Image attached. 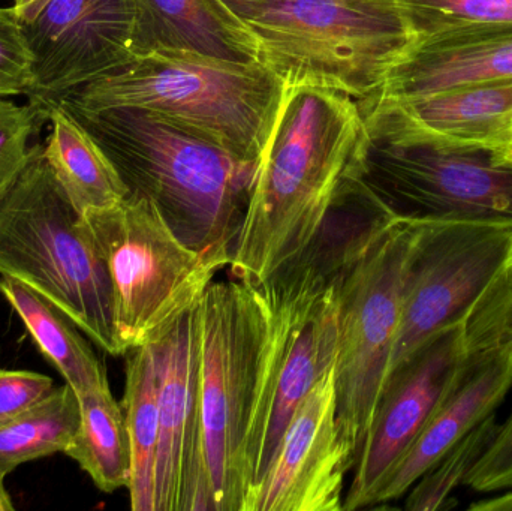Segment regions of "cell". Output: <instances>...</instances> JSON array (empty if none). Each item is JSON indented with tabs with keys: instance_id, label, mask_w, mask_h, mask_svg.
Masks as SVG:
<instances>
[{
	"instance_id": "1",
	"label": "cell",
	"mask_w": 512,
	"mask_h": 511,
	"mask_svg": "<svg viewBox=\"0 0 512 511\" xmlns=\"http://www.w3.org/2000/svg\"><path fill=\"white\" fill-rule=\"evenodd\" d=\"M369 146L357 99L285 84L228 266L231 278L259 285L315 243L363 180Z\"/></svg>"
},
{
	"instance_id": "2",
	"label": "cell",
	"mask_w": 512,
	"mask_h": 511,
	"mask_svg": "<svg viewBox=\"0 0 512 511\" xmlns=\"http://www.w3.org/2000/svg\"><path fill=\"white\" fill-rule=\"evenodd\" d=\"M56 104L101 146L129 194L153 201L189 248L230 266L259 164L152 111Z\"/></svg>"
},
{
	"instance_id": "3",
	"label": "cell",
	"mask_w": 512,
	"mask_h": 511,
	"mask_svg": "<svg viewBox=\"0 0 512 511\" xmlns=\"http://www.w3.org/2000/svg\"><path fill=\"white\" fill-rule=\"evenodd\" d=\"M417 222L391 215L361 182L337 266V423L357 462L387 383Z\"/></svg>"
},
{
	"instance_id": "4",
	"label": "cell",
	"mask_w": 512,
	"mask_h": 511,
	"mask_svg": "<svg viewBox=\"0 0 512 511\" xmlns=\"http://www.w3.org/2000/svg\"><path fill=\"white\" fill-rule=\"evenodd\" d=\"M283 92V81L262 62L155 48L60 101L84 110L152 111L243 161L259 164Z\"/></svg>"
},
{
	"instance_id": "5",
	"label": "cell",
	"mask_w": 512,
	"mask_h": 511,
	"mask_svg": "<svg viewBox=\"0 0 512 511\" xmlns=\"http://www.w3.org/2000/svg\"><path fill=\"white\" fill-rule=\"evenodd\" d=\"M348 216V203L337 207L315 243L256 285L267 312V336L252 434L249 494L270 468L304 396L336 365V276Z\"/></svg>"
},
{
	"instance_id": "6",
	"label": "cell",
	"mask_w": 512,
	"mask_h": 511,
	"mask_svg": "<svg viewBox=\"0 0 512 511\" xmlns=\"http://www.w3.org/2000/svg\"><path fill=\"white\" fill-rule=\"evenodd\" d=\"M0 276L38 291L96 347L122 356L104 261L41 144L32 146L26 168L0 200Z\"/></svg>"
},
{
	"instance_id": "7",
	"label": "cell",
	"mask_w": 512,
	"mask_h": 511,
	"mask_svg": "<svg viewBox=\"0 0 512 511\" xmlns=\"http://www.w3.org/2000/svg\"><path fill=\"white\" fill-rule=\"evenodd\" d=\"M204 461L215 511H243L251 489L267 312L258 287L212 282L197 305Z\"/></svg>"
},
{
	"instance_id": "8",
	"label": "cell",
	"mask_w": 512,
	"mask_h": 511,
	"mask_svg": "<svg viewBox=\"0 0 512 511\" xmlns=\"http://www.w3.org/2000/svg\"><path fill=\"white\" fill-rule=\"evenodd\" d=\"M259 62L283 84H312L361 101L415 41L394 0H276L246 21Z\"/></svg>"
},
{
	"instance_id": "9",
	"label": "cell",
	"mask_w": 512,
	"mask_h": 511,
	"mask_svg": "<svg viewBox=\"0 0 512 511\" xmlns=\"http://www.w3.org/2000/svg\"><path fill=\"white\" fill-rule=\"evenodd\" d=\"M81 216L110 278L122 356L155 341L194 308L227 267L185 245L143 195L128 194Z\"/></svg>"
},
{
	"instance_id": "10",
	"label": "cell",
	"mask_w": 512,
	"mask_h": 511,
	"mask_svg": "<svg viewBox=\"0 0 512 511\" xmlns=\"http://www.w3.org/2000/svg\"><path fill=\"white\" fill-rule=\"evenodd\" d=\"M511 257L512 227L417 222L388 377L433 336L466 323Z\"/></svg>"
},
{
	"instance_id": "11",
	"label": "cell",
	"mask_w": 512,
	"mask_h": 511,
	"mask_svg": "<svg viewBox=\"0 0 512 511\" xmlns=\"http://www.w3.org/2000/svg\"><path fill=\"white\" fill-rule=\"evenodd\" d=\"M363 180L396 218L512 227V149L442 152L370 138Z\"/></svg>"
},
{
	"instance_id": "12",
	"label": "cell",
	"mask_w": 512,
	"mask_h": 511,
	"mask_svg": "<svg viewBox=\"0 0 512 511\" xmlns=\"http://www.w3.org/2000/svg\"><path fill=\"white\" fill-rule=\"evenodd\" d=\"M197 305L152 341L159 374L155 511H215L204 461Z\"/></svg>"
},
{
	"instance_id": "13",
	"label": "cell",
	"mask_w": 512,
	"mask_h": 511,
	"mask_svg": "<svg viewBox=\"0 0 512 511\" xmlns=\"http://www.w3.org/2000/svg\"><path fill=\"white\" fill-rule=\"evenodd\" d=\"M20 27L32 56L33 86L27 98L45 119L48 105L134 57L126 0H48Z\"/></svg>"
},
{
	"instance_id": "14",
	"label": "cell",
	"mask_w": 512,
	"mask_h": 511,
	"mask_svg": "<svg viewBox=\"0 0 512 511\" xmlns=\"http://www.w3.org/2000/svg\"><path fill=\"white\" fill-rule=\"evenodd\" d=\"M468 356L466 323L442 330L388 377L354 465L343 510L366 509L417 440Z\"/></svg>"
},
{
	"instance_id": "15",
	"label": "cell",
	"mask_w": 512,
	"mask_h": 511,
	"mask_svg": "<svg viewBox=\"0 0 512 511\" xmlns=\"http://www.w3.org/2000/svg\"><path fill=\"white\" fill-rule=\"evenodd\" d=\"M355 456L337 423L336 365L298 405L243 511H340Z\"/></svg>"
},
{
	"instance_id": "16",
	"label": "cell",
	"mask_w": 512,
	"mask_h": 511,
	"mask_svg": "<svg viewBox=\"0 0 512 511\" xmlns=\"http://www.w3.org/2000/svg\"><path fill=\"white\" fill-rule=\"evenodd\" d=\"M360 107L373 140L442 152L512 149V81Z\"/></svg>"
},
{
	"instance_id": "17",
	"label": "cell",
	"mask_w": 512,
	"mask_h": 511,
	"mask_svg": "<svg viewBox=\"0 0 512 511\" xmlns=\"http://www.w3.org/2000/svg\"><path fill=\"white\" fill-rule=\"evenodd\" d=\"M512 389V341L468 351L453 383L408 452L385 476L370 507L397 501L469 432L495 414Z\"/></svg>"
},
{
	"instance_id": "18",
	"label": "cell",
	"mask_w": 512,
	"mask_h": 511,
	"mask_svg": "<svg viewBox=\"0 0 512 511\" xmlns=\"http://www.w3.org/2000/svg\"><path fill=\"white\" fill-rule=\"evenodd\" d=\"M512 81V26L418 36L361 104H385L459 87Z\"/></svg>"
},
{
	"instance_id": "19",
	"label": "cell",
	"mask_w": 512,
	"mask_h": 511,
	"mask_svg": "<svg viewBox=\"0 0 512 511\" xmlns=\"http://www.w3.org/2000/svg\"><path fill=\"white\" fill-rule=\"evenodd\" d=\"M134 56L155 50L194 51L231 62H259L254 30L222 0H126Z\"/></svg>"
},
{
	"instance_id": "20",
	"label": "cell",
	"mask_w": 512,
	"mask_h": 511,
	"mask_svg": "<svg viewBox=\"0 0 512 511\" xmlns=\"http://www.w3.org/2000/svg\"><path fill=\"white\" fill-rule=\"evenodd\" d=\"M0 294L17 312L45 359L77 395L110 389L107 369L81 335L80 327L47 297L23 282L0 276Z\"/></svg>"
},
{
	"instance_id": "21",
	"label": "cell",
	"mask_w": 512,
	"mask_h": 511,
	"mask_svg": "<svg viewBox=\"0 0 512 511\" xmlns=\"http://www.w3.org/2000/svg\"><path fill=\"white\" fill-rule=\"evenodd\" d=\"M45 116L51 122L45 159L78 213L120 203L128 188L92 135L62 105H48Z\"/></svg>"
},
{
	"instance_id": "22",
	"label": "cell",
	"mask_w": 512,
	"mask_h": 511,
	"mask_svg": "<svg viewBox=\"0 0 512 511\" xmlns=\"http://www.w3.org/2000/svg\"><path fill=\"white\" fill-rule=\"evenodd\" d=\"M122 408L131 441L129 498L134 511H155L156 459L159 443V374L152 342L125 354Z\"/></svg>"
},
{
	"instance_id": "23",
	"label": "cell",
	"mask_w": 512,
	"mask_h": 511,
	"mask_svg": "<svg viewBox=\"0 0 512 511\" xmlns=\"http://www.w3.org/2000/svg\"><path fill=\"white\" fill-rule=\"evenodd\" d=\"M80 423L65 449L99 491L128 489L132 474L131 441L122 404L110 389L80 393Z\"/></svg>"
},
{
	"instance_id": "24",
	"label": "cell",
	"mask_w": 512,
	"mask_h": 511,
	"mask_svg": "<svg viewBox=\"0 0 512 511\" xmlns=\"http://www.w3.org/2000/svg\"><path fill=\"white\" fill-rule=\"evenodd\" d=\"M80 423V401L69 384L0 425V476L36 459L65 452Z\"/></svg>"
},
{
	"instance_id": "25",
	"label": "cell",
	"mask_w": 512,
	"mask_h": 511,
	"mask_svg": "<svg viewBox=\"0 0 512 511\" xmlns=\"http://www.w3.org/2000/svg\"><path fill=\"white\" fill-rule=\"evenodd\" d=\"M499 431L496 414L487 417L457 443L438 464L433 465L408 491L405 509L438 511L453 507L454 492L468 485L475 465L483 458Z\"/></svg>"
},
{
	"instance_id": "26",
	"label": "cell",
	"mask_w": 512,
	"mask_h": 511,
	"mask_svg": "<svg viewBox=\"0 0 512 511\" xmlns=\"http://www.w3.org/2000/svg\"><path fill=\"white\" fill-rule=\"evenodd\" d=\"M415 38L465 27H511L512 0H394Z\"/></svg>"
},
{
	"instance_id": "27",
	"label": "cell",
	"mask_w": 512,
	"mask_h": 511,
	"mask_svg": "<svg viewBox=\"0 0 512 511\" xmlns=\"http://www.w3.org/2000/svg\"><path fill=\"white\" fill-rule=\"evenodd\" d=\"M44 116L30 102L17 105L0 98V200L17 182L30 158V137Z\"/></svg>"
},
{
	"instance_id": "28",
	"label": "cell",
	"mask_w": 512,
	"mask_h": 511,
	"mask_svg": "<svg viewBox=\"0 0 512 511\" xmlns=\"http://www.w3.org/2000/svg\"><path fill=\"white\" fill-rule=\"evenodd\" d=\"M32 56L12 8H0V98L29 95Z\"/></svg>"
},
{
	"instance_id": "29",
	"label": "cell",
	"mask_w": 512,
	"mask_h": 511,
	"mask_svg": "<svg viewBox=\"0 0 512 511\" xmlns=\"http://www.w3.org/2000/svg\"><path fill=\"white\" fill-rule=\"evenodd\" d=\"M468 351L512 341V290L486 296L466 321Z\"/></svg>"
},
{
	"instance_id": "30",
	"label": "cell",
	"mask_w": 512,
	"mask_h": 511,
	"mask_svg": "<svg viewBox=\"0 0 512 511\" xmlns=\"http://www.w3.org/2000/svg\"><path fill=\"white\" fill-rule=\"evenodd\" d=\"M466 486L478 494L512 489V411L499 425L495 440L475 465Z\"/></svg>"
},
{
	"instance_id": "31",
	"label": "cell",
	"mask_w": 512,
	"mask_h": 511,
	"mask_svg": "<svg viewBox=\"0 0 512 511\" xmlns=\"http://www.w3.org/2000/svg\"><path fill=\"white\" fill-rule=\"evenodd\" d=\"M56 389L47 375L0 368V425L38 404Z\"/></svg>"
},
{
	"instance_id": "32",
	"label": "cell",
	"mask_w": 512,
	"mask_h": 511,
	"mask_svg": "<svg viewBox=\"0 0 512 511\" xmlns=\"http://www.w3.org/2000/svg\"><path fill=\"white\" fill-rule=\"evenodd\" d=\"M234 14L239 15L243 20H251L254 15L258 14L262 9L270 6L276 0H222Z\"/></svg>"
},
{
	"instance_id": "33",
	"label": "cell",
	"mask_w": 512,
	"mask_h": 511,
	"mask_svg": "<svg viewBox=\"0 0 512 511\" xmlns=\"http://www.w3.org/2000/svg\"><path fill=\"white\" fill-rule=\"evenodd\" d=\"M469 511H512V489L495 498L475 501L468 507Z\"/></svg>"
},
{
	"instance_id": "34",
	"label": "cell",
	"mask_w": 512,
	"mask_h": 511,
	"mask_svg": "<svg viewBox=\"0 0 512 511\" xmlns=\"http://www.w3.org/2000/svg\"><path fill=\"white\" fill-rule=\"evenodd\" d=\"M47 2L48 0H15L12 9H14L18 21L23 23V21L33 20Z\"/></svg>"
},
{
	"instance_id": "35",
	"label": "cell",
	"mask_w": 512,
	"mask_h": 511,
	"mask_svg": "<svg viewBox=\"0 0 512 511\" xmlns=\"http://www.w3.org/2000/svg\"><path fill=\"white\" fill-rule=\"evenodd\" d=\"M512 290V257L508 266L505 267L502 275L499 276L498 281L490 287L487 291L486 296H501V294L508 293ZM484 296V297H486Z\"/></svg>"
},
{
	"instance_id": "36",
	"label": "cell",
	"mask_w": 512,
	"mask_h": 511,
	"mask_svg": "<svg viewBox=\"0 0 512 511\" xmlns=\"http://www.w3.org/2000/svg\"><path fill=\"white\" fill-rule=\"evenodd\" d=\"M3 480H5V477L0 476V511H12L14 510V504H12L11 497L6 492Z\"/></svg>"
}]
</instances>
